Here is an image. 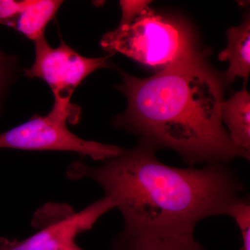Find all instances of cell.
Instances as JSON below:
<instances>
[{
    "label": "cell",
    "instance_id": "obj_15",
    "mask_svg": "<svg viewBox=\"0 0 250 250\" xmlns=\"http://www.w3.org/2000/svg\"><path fill=\"white\" fill-rule=\"evenodd\" d=\"M62 250H83L82 249H81L80 247L77 246V245L76 243H75V244L72 245V246L67 247V248H65V249Z\"/></svg>",
    "mask_w": 250,
    "mask_h": 250
},
{
    "label": "cell",
    "instance_id": "obj_13",
    "mask_svg": "<svg viewBox=\"0 0 250 250\" xmlns=\"http://www.w3.org/2000/svg\"><path fill=\"white\" fill-rule=\"evenodd\" d=\"M22 4L23 1L0 0V24L12 27Z\"/></svg>",
    "mask_w": 250,
    "mask_h": 250
},
{
    "label": "cell",
    "instance_id": "obj_12",
    "mask_svg": "<svg viewBox=\"0 0 250 250\" xmlns=\"http://www.w3.org/2000/svg\"><path fill=\"white\" fill-rule=\"evenodd\" d=\"M151 1H121L122 18L119 25L130 24L148 7Z\"/></svg>",
    "mask_w": 250,
    "mask_h": 250
},
{
    "label": "cell",
    "instance_id": "obj_14",
    "mask_svg": "<svg viewBox=\"0 0 250 250\" xmlns=\"http://www.w3.org/2000/svg\"><path fill=\"white\" fill-rule=\"evenodd\" d=\"M9 59L0 52V91L2 88L9 72Z\"/></svg>",
    "mask_w": 250,
    "mask_h": 250
},
{
    "label": "cell",
    "instance_id": "obj_10",
    "mask_svg": "<svg viewBox=\"0 0 250 250\" xmlns=\"http://www.w3.org/2000/svg\"><path fill=\"white\" fill-rule=\"evenodd\" d=\"M62 1L27 0L23 1L22 9L13 28L34 41L45 36V28L57 14Z\"/></svg>",
    "mask_w": 250,
    "mask_h": 250
},
{
    "label": "cell",
    "instance_id": "obj_9",
    "mask_svg": "<svg viewBox=\"0 0 250 250\" xmlns=\"http://www.w3.org/2000/svg\"><path fill=\"white\" fill-rule=\"evenodd\" d=\"M221 121L228 126L231 142L250 154V95L246 85L221 106Z\"/></svg>",
    "mask_w": 250,
    "mask_h": 250
},
{
    "label": "cell",
    "instance_id": "obj_4",
    "mask_svg": "<svg viewBox=\"0 0 250 250\" xmlns=\"http://www.w3.org/2000/svg\"><path fill=\"white\" fill-rule=\"evenodd\" d=\"M34 42L35 62L24 70L26 76L43 80L54 94L52 110L67 117L72 123H76L80 119V110L70 103L72 93L90 74L108 67L109 57H83L63 41L58 47H52L45 36Z\"/></svg>",
    "mask_w": 250,
    "mask_h": 250
},
{
    "label": "cell",
    "instance_id": "obj_3",
    "mask_svg": "<svg viewBox=\"0 0 250 250\" xmlns=\"http://www.w3.org/2000/svg\"><path fill=\"white\" fill-rule=\"evenodd\" d=\"M101 45L110 53L119 52L157 70L199 56L186 25L156 14L149 6L132 22L105 34Z\"/></svg>",
    "mask_w": 250,
    "mask_h": 250
},
{
    "label": "cell",
    "instance_id": "obj_5",
    "mask_svg": "<svg viewBox=\"0 0 250 250\" xmlns=\"http://www.w3.org/2000/svg\"><path fill=\"white\" fill-rule=\"evenodd\" d=\"M67 120L51 111L0 134V148L22 150L67 151L105 161L120 155L123 148L85 141L67 129Z\"/></svg>",
    "mask_w": 250,
    "mask_h": 250
},
{
    "label": "cell",
    "instance_id": "obj_2",
    "mask_svg": "<svg viewBox=\"0 0 250 250\" xmlns=\"http://www.w3.org/2000/svg\"><path fill=\"white\" fill-rule=\"evenodd\" d=\"M123 77L118 88L128 106L115 120L118 127L139 134L156 149H173L190 166L250 160L224 127L221 84L199 56L147 78Z\"/></svg>",
    "mask_w": 250,
    "mask_h": 250
},
{
    "label": "cell",
    "instance_id": "obj_1",
    "mask_svg": "<svg viewBox=\"0 0 250 250\" xmlns=\"http://www.w3.org/2000/svg\"><path fill=\"white\" fill-rule=\"evenodd\" d=\"M156 149L141 141L97 167L74 163L67 176L97 182L132 228L194 232L204 219L228 215L241 198L244 184L228 164L179 168L161 162Z\"/></svg>",
    "mask_w": 250,
    "mask_h": 250
},
{
    "label": "cell",
    "instance_id": "obj_7",
    "mask_svg": "<svg viewBox=\"0 0 250 250\" xmlns=\"http://www.w3.org/2000/svg\"><path fill=\"white\" fill-rule=\"evenodd\" d=\"M111 250H205L193 231L124 226Z\"/></svg>",
    "mask_w": 250,
    "mask_h": 250
},
{
    "label": "cell",
    "instance_id": "obj_8",
    "mask_svg": "<svg viewBox=\"0 0 250 250\" xmlns=\"http://www.w3.org/2000/svg\"><path fill=\"white\" fill-rule=\"evenodd\" d=\"M228 44L226 48L219 54L221 62H229L225 81L228 84L236 77H243L245 85L248 83L250 72V20L247 16L238 27H233L228 31Z\"/></svg>",
    "mask_w": 250,
    "mask_h": 250
},
{
    "label": "cell",
    "instance_id": "obj_11",
    "mask_svg": "<svg viewBox=\"0 0 250 250\" xmlns=\"http://www.w3.org/2000/svg\"><path fill=\"white\" fill-rule=\"evenodd\" d=\"M228 216L236 222L241 234L242 250H250V202L249 197H241L231 207Z\"/></svg>",
    "mask_w": 250,
    "mask_h": 250
},
{
    "label": "cell",
    "instance_id": "obj_6",
    "mask_svg": "<svg viewBox=\"0 0 250 250\" xmlns=\"http://www.w3.org/2000/svg\"><path fill=\"white\" fill-rule=\"evenodd\" d=\"M116 208L104 196L80 212L63 205H51L36 216L39 231L22 241L0 238V250H62L76 243L81 233L88 231L103 215Z\"/></svg>",
    "mask_w": 250,
    "mask_h": 250
}]
</instances>
